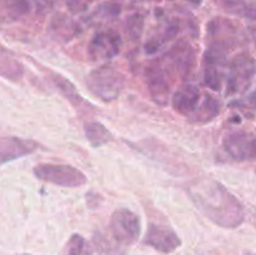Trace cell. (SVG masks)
I'll list each match as a JSON object with an SVG mask.
<instances>
[{"label":"cell","mask_w":256,"mask_h":255,"mask_svg":"<svg viewBox=\"0 0 256 255\" xmlns=\"http://www.w3.org/2000/svg\"><path fill=\"white\" fill-rule=\"evenodd\" d=\"M22 62L0 42V76L9 82H18L24 76Z\"/></svg>","instance_id":"obj_14"},{"label":"cell","mask_w":256,"mask_h":255,"mask_svg":"<svg viewBox=\"0 0 256 255\" xmlns=\"http://www.w3.org/2000/svg\"><path fill=\"white\" fill-rule=\"evenodd\" d=\"M145 26V19L142 14H132L130 15L125 22V28H126V34L132 40H139L142 38V32H144Z\"/></svg>","instance_id":"obj_20"},{"label":"cell","mask_w":256,"mask_h":255,"mask_svg":"<svg viewBox=\"0 0 256 255\" xmlns=\"http://www.w3.org/2000/svg\"><path fill=\"white\" fill-rule=\"evenodd\" d=\"M32 2L34 4V6H36L38 9H45L49 5H52L54 0H32Z\"/></svg>","instance_id":"obj_22"},{"label":"cell","mask_w":256,"mask_h":255,"mask_svg":"<svg viewBox=\"0 0 256 255\" xmlns=\"http://www.w3.org/2000/svg\"><path fill=\"white\" fill-rule=\"evenodd\" d=\"M149 94L152 102L165 106L170 98V78L162 69L160 62H154L146 68L145 72Z\"/></svg>","instance_id":"obj_10"},{"label":"cell","mask_w":256,"mask_h":255,"mask_svg":"<svg viewBox=\"0 0 256 255\" xmlns=\"http://www.w3.org/2000/svg\"><path fill=\"white\" fill-rule=\"evenodd\" d=\"M88 2H94V0H88Z\"/></svg>","instance_id":"obj_25"},{"label":"cell","mask_w":256,"mask_h":255,"mask_svg":"<svg viewBox=\"0 0 256 255\" xmlns=\"http://www.w3.org/2000/svg\"><path fill=\"white\" fill-rule=\"evenodd\" d=\"M86 85L90 92L105 102L116 100L125 86V78L120 70L104 64L88 74Z\"/></svg>","instance_id":"obj_2"},{"label":"cell","mask_w":256,"mask_h":255,"mask_svg":"<svg viewBox=\"0 0 256 255\" xmlns=\"http://www.w3.org/2000/svg\"><path fill=\"white\" fill-rule=\"evenodd\" d=\"M186 2H189L190 5H192V6H200L202 2V0H185Z\"/></svg>","instance_id":"obj_23"},{"label":"cell","mask_w":256,"mask_h":255,"mask_svg":"<svg viewBox=\"0 0 256 255\" xmlns=\"http://www.w3.org/2000/svg\"><path fill=\"white\" fill-rule=\"evenodd\" d=\"M92 242L99 255H125L122 245H120L112 236H108L102 232H96Z\"/></svg>","instance_id":"obj_19"},{"label":"cell","mask_w":256,"mask_h":255,"mask_svg":"<svg viewBox=\"0 0 256 255\" xmlns=\"http://www.w3.org/2000/svg\"><path fill=\"white\" fill-rule=\"evenodd\" d=\"M230 50L219 44L209 42L202 58V75L204 84L214 92H219L228 66V54Z\"/></svg>","instance_id":"obj_6"},{"label":"cell","mask_w":256,"mask_h":255,"mask_svg":"<svg viewBox=\"0 0 256 255\" xmlns=\"http://www.w3.org/2000/svg\"><path fill=\"white\" fill-rule=\"evenodd\" d=\"M35 178L49 184L64 188H79L86 184V175L69 164L40 162L32 169Z\"/></svg>","instance_id":"obj_4"},{"label":"cell","mask_w":256,"mask_h":255,"mask_svg":"<svg viewBox=\"0 0 256 255\" xmlns=\"http://www.w3.org/2000/svg\"><path fill=\"white\" fill-rule=\"evenodd\" d=\"M189 196L200 212L219 226L234 229L244 222L242 202L219 182H198L189 189Z\"/></svg>","instance_id":"obj_1"},{"label":"cell","mask_w":256,"mask_h":255,"mask_svg":"<svg viewBox=\"0 0 256 255\" xmlns=\"http://www.w3.org/2000/svg\"><path fill=\"white\" fill-rule=\"evenodd\" d=\"M122 48V36L112 29L96 32L88 45V54L95 62H105L116 56Z\"/></svg>","instance_id":"obj_8"},{"label":"cell","mask_w":256,"mask_h":255,"mask_svg":"<svg viewBox=\"0 0 256 255\" xmlns=\"http://www.w3.org/2000/svg\"><path fill=\"white\" fill-rule=\"evenodd\" d=\"M144 244L154 248L155 250L160 252L170 254L182 245V240L172 228L152 222L148 226L146 235L144 238Z\"/></svg>","instance_id":"obj_11"},{"label":"cell","mask_w":256,"mask_h":255,"mask_svg":"<svg viewBox=\"0 0 256 255\" xmlns=\"http://www.w3.org/2000/svg\"><path fill=\"white\" fill-rule=\"evenodd\" d=\"M202 100L200 89L194 84H184L172 95V106L178 114L190 116Z\"/></svg>","instance_id":"obj_13"},{"label":"cell","mask_w":256,"mask_h":255,"mask_svg":"<svg viewBox=\"0 0 256 255\" xmlns=\"http://www.w3.org/2000/svg\"><path fill=\"white\" fill-rule=\"evenodd\" d=\"M52 82H54L55 86H56V89L60 92V94H62L65 99L69 100V102L72 106H75L76 109H86L85 106H89V104L82 99V95L76 92L75 86L69 82V80L65 79L62 75L55 74V72L52 74Z\"/></svg>","instance_id":"obj_16"},{"label":"cell","mask_w":256,"mask_h":255,"mask_svg":"<svg viewBox=\"0 0 256 255\" xmlns=\"http://www.w3.org/2000/svg\"><path fill=\"white\" fill-rule=\"evenodd\" d=\"M222 148L225 152L236 162L256 159V136L250 132H230L222 140Z\"/></svg>","instance_id":"obj_9"},{"label":"cell","mask_w":256,"mask_h":255,"mask_svg":"<svg viewBox=\"0 0 256 255\" xmlns=\"http://www.w3.org/2000/svg\"><path fill=\"white\" fill-rule=\"evenodd\" d=\"M24 255H26V254H24Z\"/></svg>","instance_id":"obj_26"},{"label":"cell","mask_w":256,"mask_h":255,"mask_svg":"<svg viewBox=\"0 0 256 255\" xmlns=\"http://www.w3.org/2000/svg\"><path fill=\"white\" fill-rule=\"evenodd\" d=\"M39 149V144L32 139L18 136L0 138V166L12 160L32 154Z\"/></svg>","instance_id":"obj_12"},{"label":"cell","mask_w":256,"mask_h":255,"mask_svg":"<svg viewBox=\"0 0 256 255\" xmlns=\"http://www.w3.org/2000/svg\"><path fill=\"white\" fill-rule=\"evenodd\" d=\"M226 12L242 18V19L256 20V2L255 0H219Z\"/></svg>","instance_id":"obj_18"},{"label":"cell","mask_w":256,"mask_h":255,"mask_svg":"<svg viewBox=\"0 0 256 255\" xmlns=\"http://www.w3.org/2000/svg\"><path fill=\"white\" fill-rule=\"evenodd\" d=\"M220 106L222 105L216 98L212 95H204L194 112L188 118L194 124H206L220 114Z\"/></svg>","instance_id":"obj_15"},{"label":"cell","mask_w":256,"mask_h":255,"mask_svg":"<svg viewBox=\"0 0 256 255\" xmlns=\"http://www.w3.org/2000/svg\"><path fill=\"white\" fill-rule=\"evenodd\" d=\"M86 139L92 148H100L114 139L112 132L99 122H88L84 125Z\"/></svg>","instance_id":"obj_17"},{"label":"cell","mask_w":256,"mask_h":255,"mask_svg":"<svg viewBox=\"0 0 256 255\" xmlns=\"http://www.w3.org/2000/svg\"><path fill=\"white\" fill-rule=\"evenodd\" d=\"M110 232L120 245H132L142 232L139 215L128 208H120L110 218Z\"/></svg>","instance_id":"obj_7"},{"label":"cell","mask_w":256,"mask_h":255,"mask_svg":"<svg viewBox=\"0 0 256 255\" xmlns=\"http://www.w3.org/2000/svg\"><path fill=\"white\" fill-rule=\"evenodd\" d=\"M249 32H250V35H252V40H254V42H255V45H256V26L250 28Z\"/></svg>","instance_id":"obj_24"},{"label":"cell","mask_w":256,"mask_h":255,"mask_svg":"<svg viewBox=\"0 0 256 255\" xmlns=\"http://www.w3.org/2000/svg\"><path fill=\"white\" fill-rule=\"evenodd\" d=\"M256 74V60L249 52H240L230 62L226 75V95L244 92L252 85Z\"/></svg>","instance_id":"obj_5"},{"label":"cell","mask_w":256,"mask_h":255,"mask_svg":"<svg viewBox=\"0 0 256 255\" xmlns=\"http://www.w3.org/2000/svg\"><path fill=\"white\" fill-rule=\"evenodd\" d=\"M196 62V52L189 42L180 39L168 50L162 60H160L162 69L169 78L186 79L192 72Z\"/></svg>","instance_id":"obj_3"},{"label":"cell","mask_w":256,"mask_h":255,"mask_svg":"<svg viewBox=\"0 0 256 255\" xmlns=\"http://www.w3.org/2000/svg\"><path fill=\"white\" fill-rule=\"evenodd\" d=\"M88 245L80 234H72L68 242V255H88Z\"/></svg>","instance_id":"obj_21"}]
</instances>
